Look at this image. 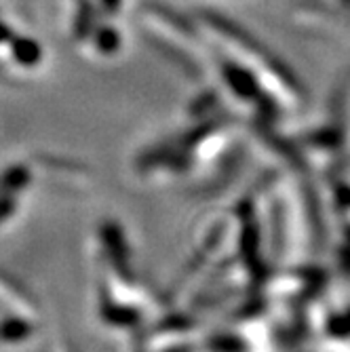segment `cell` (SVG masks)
<instances>
[{"mask_svg": "<svg viewBox=\"0 0 350 352\" xmlns=\"http://www.w3.org/2000/svg\"><path fill=\"white\" fill-rule=\"evenodd\" d=\"M224 76L232 82V89L237 93H241L243 98H253V95H258L256 80H253L243 68L234 66V63H226V66H224Z\"/></svg>", "mask_w": 350, "mask_h": 352, "instance_id": "6da1fadb", "label": "cell"}, {"mask_svg": "<svg viewBox=\"0 0 350 352\" xmlns=\"http://www.w3.org/2000/svg\"><path fill=\"white\" fill-rule=\"evenodd\" d=\"M30 325L23 323V321H5L0 325V340L3 342H17L21 338H28L30 336Z\"/></svg>", "mask_w": 350, "mask_h": 352, "instance_id": "7a4b0ae2", "label": "cell"}, {"mask_svg": "<svg viewBox=\"0 0 350 352\" xmlns=\"http://www.w3.org/2000/svg\"><path fill=\"white\" fill-rule=\"evenodd\" d=\"M13 53L21 63H28V66L30 63H36L41 59V49L36 43H32V41H17L13 47Z\"/></svg>", "mask_w": 350, "mask_h": 352, "instance_id": "3957f363", "label": "cell"}, {"mask_svg": "<svg viewBox=\"0 0 350 352\" xmlns=\"http://www.w3.org/2000/svg\"><path fill=\"white\" fill-rule=\"evenodd\" d=\"M98 45H100V49L112 53V51L118 47V36H116V32H114V30H102V32H100V36H98Z\"/></svg>", "mask_w": 350, "mask_h": 352, "instance_id": "277c9868", "label": "cell"}, {"mask_svg": "<svg viewBox=\"0 0 350 352\" xmlns=\"http://www.w3.org/2000/svg\"><path fill=\"white\" fill-rule=\"evenodd\" d=\"M7 38H11V30L0 23V41H7Z\"/></svg>", "mask_w": 350, "mask_h": 352, "instance_id": "5b68a950", "label": "cell"}, {"mask_svg": "<svg viewBox=\"0 0 350 352\" xmlns=\"http://www.w3.org/2000/svg\"><path fill=\"white\" fill-rule=\"evenodd\" d=\"M104 5H106V9H110V11H116V9H118V0H104Z\"/></svg>", "mask_w": 350, "mask_h": 352, "instance_id": "8992f818", "label": "cell"}, {"mask_svg": "<svg viewBox=\"0 0 350 352\" xmlns=\"http://www.w3.org/2000/svg\"><path fill=\"white\" fill-rule=\"evenodd\" d=\"M344 5H346V7L350 9V0H344Z\"/></svg>", "mask_w": 350, "mask_h": 352, "instance_id": "52a82bcc", "label": "cell"}]
</instances>
